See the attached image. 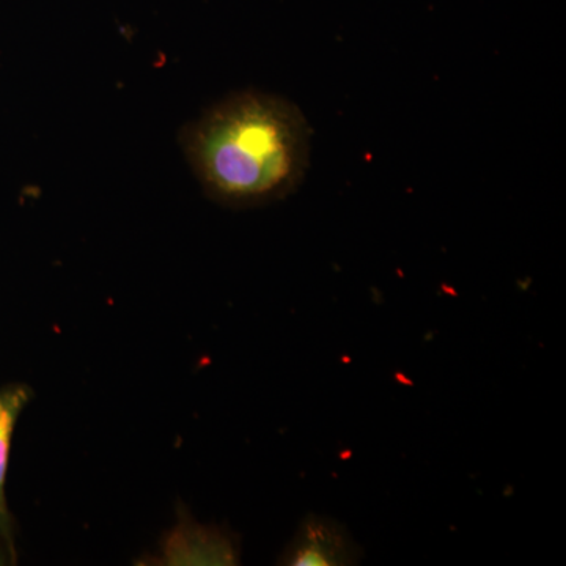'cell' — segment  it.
Returning <instances> with one entry per match:
<instances>
[{
  "mask_svg": "<svg viewBox=\"0 0 566 566\" xmlns=\"http://www.w3.org/2000/svg\"><path fill=\"white\" fill-rule=\"evenodd\" d=\"M360 549L337 521L311 515L305 517L279 564L293 566L356 565Z\"/></svg>",
  "mask_w": 566,
  "mask_h": 566,
  "instance_id": "obj_2",
  "label": "cell"
},
{
  "mask_svg": "<svg viewBox=\"0 0 566 566\" xmlns=\"http://www.w3.org/2000/svg\"><path fill=\"white\" fill-rule=\"evenodd\" d=\"M180 145L208 199L249 210L300 188L311 166L312 129L290 99L243 91L186 123Z\"/></svg>",
  "mask_w": 566,
  "mask_h": 566,
  "instance_id": "obj_1",
  "label": "cell"
},
{
  "mask_svg": "<svg viewBox=\"0 0 566 566\" xmlns=\"http://www.w3.org/2000/svg\"><path fill=\"white\" fill-rule=\"evenodd\" d=\"M238 558L240 549L232 535L192 521H178L177 527L164 539V564L237 565Z\"/></svg>",
  "mask_w": 566,
  "mask_h": 566,
  "instance_id": "obj_3",
  "label": "cell"
},
{
  "mask_svg": "<svg viewBox=\"0 0 566 566\" xmlns=\"http://www.w3.org/2000/svg\"><path fill=\"white\" fill-rule=\"evenodd\" d=\"M31 389L28 386L11 385L0 389V538L9 543L13 549L11 520L7 506L6 485L9 472L11 439L21 412L31 400Z\"/></svg>",
  "mask_w": 566,
  "mask_h": 566,
  "instance_id": "obj_4",
  "label": "cell"
}]
</instances>
